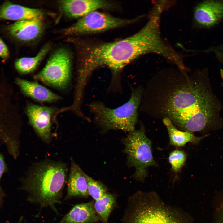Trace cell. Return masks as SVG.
I'll use <instances>...</instances> for the list:
<instances>
[{
	"label": "cell",
	"mask_w": 223,
	"mask_h": 223,
	"mask_svg": "<svg viewBox=\"0 0 223 223\" xmlns=\"http://www.w3.org/2000/svg\"><path fill=\"white\" fill-rule=\"evenodd\" d=\"M136 20L116 17L96 11L79 19L64 32L66 35L101 32L129 24Z\"/></svg>",
	"instance_id": "obj_8"
},
{
	"label": "cell",
	"mask_w": 223,
	"mask_h": 223,
	"mask_svg": "<svg viewBox=\"0 0 223 223\" xmlns=\"http://www.w3.org/2000/svg\"><path fill=\"white\" fill-rule=\"evenodd\" d=\"M141 89L132 92L129 100L115 109L106 107L102 103H94L90 106L97 123L106 129H120L131 132L135 130L137 110L142 95Z\"/></svg>",
	"instance_id": "obj_5"
},
{
	"label": "cell",
	"mask_w": 223,
	"mask_h": 223,
	"mask_svg": "<svg viewBox=\"0 0 223 223\" xmlns=\"http://www.w3.org/2000/svg\"><path fill=\"white\" fill-rule=\"evenodd\" d=\"M123 223H194L183 209L165 203L157 193L138 191L128 199Z\"/></svg>",
	"instance_id": "obj_4"
},
{
	"label": "cell",
	"mask_w": 223,
	"mask_h": 223,
	"mask_svg": "<svg viewBox=\"0 0 223 223\" xmlns=\"http://www.w3.org/2000/svg\"><path fill=\"white\" fill-rule=\"evenodd\" d=\"M164 106L168 117L185 131L213 129L218 125V102L201 82L190 81L176 89Z\"/></svg>",
	"instance_id": "obj_2"
},
{
	"label": "cell",
	"mask_w": 223,
	"mask_h": 223,
	"mask_svg": "<svg viewBox=\"0 0 223 223\" xmlns=\"http://www.w3.org/2000/svg\"><path fill=\"white\" fill-rule=\"evenodd\" d=\"M9 56L8 48L3 40L0 37V57L7 59Z\"/></svg>",
	"instance_id": "obj_23"
},
{
	"label": "cell",
	"mask_w": 223,
	"mask_h": 223,
	"mask_svg": "<svg viewBox=\"0 0 223 223\" xmlns=\"http://www.w3.org/2000/svg\"><path fill=\"white\" fill-rule=\"evenodd\" d=\"M67 173V166L63 163L43 161L30 170L21 188L28 193L27 200L30 203L41 209L50 207L58 214L55 206L61 203Z\"/></svg>",
	"instance_id": "obj_3"
},
{
	"label": "cell",
	"mask_w": 223,
	"mask_h": 223,
	"mask_svg": "<svg viewBox=\"0 0 223 223\" xmlns=\"http://www.w3.org/2000/svg\"><path fill=\"white\" fill-rule=\"evenodd\" d=\"M163 122L168 130L170 143L172 145L180 147L184 146L188 142L196 144L206 136L205 135L197 137L192 133L179 130L173 125L171 120L168 117L164 118Z\"/></svg>",
	"instance_id": "obj_17"
},
{
	"label": "cell",
	"mask_w": 223,
	"mask_h": 223,
	"mask_svg": "<svg viewBox=\"0 0 223 223\" xmlns=\"http://www.w3.org/2000/svg\"><path fill=\"white\" fill-rule=\"evenodd\" d=\"M86 175L71 160L65 200L75 197H86L89 195Z\"/></svg>",
	"instance_id": "obj_14"
},
{
	"label": "cell",
	"mask_w": 223,
	"mask_h": 223,
	"mask_svg": "<svg viewBox=\"0 0 223 223\" xmlns=\"http://www.w3.org/2000/svg\"><path fill=\"white\" fill-rule=\"evenodd\" d=\"M116 205L115 196L109 193L94 201L95 210L102 223H108L110 214Z\"/></svg>",
	"instance_id": "obj_19"
},
{
	"label": "cell",
	"mask_w": 223,
	"mask_h": 223,
	"mask_svg": "<svg viewBox=\"0 0 223 223\" xmlns=\"http://www.w3.org/2000/svg\"><path fill=\"white\" fill-rule=\"evenodd\" d=\"M43 13L40 9L28 7L6 2L0 6V19L20 21L43 19Z\"/></svg>",
	"instance_id": "obj_13"
},
{
	"label": "cell",
	"mask_w": 223,
	"mask_h": 223,
	"mask_svg": "<svg viewBox=\"0 0 223 223\" xmlns=\"http://www.w3.org/2000/svg\"><path fill=\"white\" fill-rule=\"evenodd\" d=\"M71 59L69 52L63 48L56 50L46 64L34 77L45 84L59 89H64L71 78Z\"/></svg>",
	"instance_id": "obj_7"
},
{
	"label": "cell",
	"mask_w": 223,
	"mask_h": 223,
	"mask_svg": "<svg viewBox=\"0 0 223 223\" xmlns=\"http://www.w3.org/2000/svg\"><path fill=\"white\" fill-rule=\"evenodd\" d=\"M49 44L43 46L36 55L32 57H24L18 59L15 63L16 70L22 74H27L34 71L49 51Z\"/></svg>",
	"instance_id": "obj_18"
},
{
	"label": "cell",
	"mask_w": 223,
	"mask_h": 223,
	"mask_svg": "<svg viewBox=\"0 0 223 223\" xmlns=\"http://www.w3.org/2000/svg\"><path fill=\"white\" fill-rule=\"evenodd\" d=\"M220 75L221 78L223 80V70L221 69L220 70Z\"/></svg>",
	"instance_id": "obj_24"
},
{
	"label": "cell",
	"mask_w": 223,
	"mask_h": 223,
	"mask_svg": "<svg viewBox=\"0 0 223 223\" xmlns=\"http://www.w3.org/2000/svg\"><path fill=\"white\" fill-rule=\"evenodd\" d=\"M89 195L95 201L98 200L108 192L104 185L86 175Z\"/></svg>",
	"instance_id": "obj_20"
},
{
	"label": "cell",
	"mask_w": 223,
	"mask_h": 223,
	"mask_svg": "<svg viewBox=\"0 0 223 223\" xmlns=\"http://www.w3.org/2000/svg\"><path fill=\"white\" fill-rule=\"evenodd\" d=\"M16 82L24 94L36 101L50 102L61 99L59 96L36 82L20 78H17Z\"/></svg>",
	"instance_id": "obj_16"
},
{
	"label": "cell",
	"mask_w": 223,
	"mask_h": 223,
	"mask_svg": "<svg viewBox=\"0 0 223 223\" xmlns=\"http://www.w3.org/2000/svg\"><path fill=\"white\" fill-rule=\"evenodd\" d=\"M124 144L128 164L135 168L134 178L143 181L147 175V168L156 166L152 154L151 141L144 129H141L130 132L124 139Z\"/></svg>",
	"instance_id": "obj_6"
},
{
	"label": "cell",
	"mask_w": 223,
	"mask_h": 223,
	"mask_svg": "<svg viewBox=\"0 0 223 223\" xmlns=\"http://www.w3.org/2000/svg\"><path fill=\"white\" fill-rule=\"evenodd\" d=\"M186 159V154L183 150H175L171 152L168 160L173 170L175 173L180 172Z\"/></svg>",
	"instance_id": "obj_21"
},
{
	"label": "cell",
	"mask_w": 223,
	"mask_h": 223,
	"mask_svg": "<svg viewBox=\"0 0 223 223\" xmlns=\"http://www.w3.org/2000/svg\"><path fill=\"white\" fill-rule=\"evenodd\" d=\"M7 167L5 163L4 157L2 154L0 153V208L2 206L5 194L0 185L1 177L6 171Z\"/></svg>",
	"instance_id": "obj_22"
},
{
	"label": "cell",
	"mask_w": 223,
	"mask_h": 223,
	"mask_svg": "<svg viewBox=\"0 0 223 223\" xmlns=\"http://www.w3.org/2000/svg\"><path fill=\"white\" fill-rule=\"evenodd\" d=\"M160 19L158 15L151 14L144 27L134 34L89 46L79 71V78L87 81L93 71L102 66L118 72L135 59L147 53H155L168 58L173 49L161 37Z\"/></svg>",
	"instance_id": "obj_1"
},
{
	"label": "cell",
	"mask_w": 223,
	"mask_h": 223,
	"mask_svg": "<svg viewBox=\"0 0 223 223\" xmlns=\"http://www.w3.org/2000/svg\"><path fill=\"white\" fill-rule=\"evenodd\" d=\"M59 3L64 13L72 18H80L98 9L111 8L113 5L102 0H61Z\"/></svg>",
	"instance_id": "obj_10"
},
{
	"label": "cell",
	"mask_w": 223,
	"mask_h": 223,
	"mask_svg": "<svg viewBox=\"0 0 223 223\" xmlns=\"http://www.w3.org/2000/svg\"><path fill=\"white\" fill-rule=\"evenodd\" d=\"M94 201L76 204L59 223H95L99 220L95 210Z\"/></svg>",
	"instance_id": "obj_15"
},
{
	"label": "cell",
	"mask_w": 223,
	"mask_h": 223,
	"mask_svg": "<svg viewBox=\"0 0 223 223\" xmlns=\"http://www.w3.org/2000/svg\"><path fill=\"white\" fill-rule=\"evenodd\" d=\"M42 20L35 19L16 21L7 26L6 30L9 35L18 40L33 41L39 37L43 32Z\"/></svg>",
	"instance_id": "obj_11"
},
{
	"label": "cell",
	"mask_w": 223,
	"mask_h": 223,
	"mask_svg": "<svg viewBox=\"0 0 223 223\" xmlns=\"http://www.w3.org/2000/svg\"><path fill=\"white\" fill-rule=\"evenodd\" d=\"M23 217H22V216L20 218V219H19V221L18 223H21V222H22V220H23Z\"/></svg>",
	"instance_id": "obj_25"
},
{
	"label": "cell",
	"mask_w": 223,
	"mask_h": 223,
	"mask_svg": "<svg viewBox=\"0 0 223 223\" xmlns=\"http://www.w3.org/2000/svg\"><path fill=\"white\" fill-rule=\"evenodd\" d=\"M54 108L29 104L26 112L30 124L38 136L45 142L49 143L51 139V118Z\"/></svg>",
	"instance_id": "obj_9"
},
{
	"label": "cell",
	"mask_w": 223,
	"mask_h": 223,
	"mask_svg": "<svg viewBox=\"0 0 223 223\" xmlns=\"http://www.w3.org/2000/svg\"><path fill=\"white\" fill-rule=\"evenodd\" d=\"M194 17L196 22L201 25L212 26L223 17V3L214 1L202 2L195 9Z\"/></svg>",
	"instance_id": "obj_12"
}]
</instances>
